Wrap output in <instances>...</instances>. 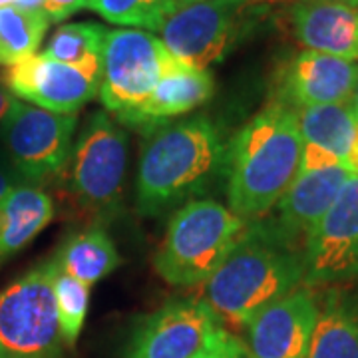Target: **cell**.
Listing matches in <instances>:
<instances>
[{
    "label": "cell",
    "mask_w": 358,
    "mask_h": 358,
    "mask_svg": "<svg viewBox=\"0 0 358 358\" xmlns=\"http://www.w3.org/2000/svg\"><path fill=\"white\" fill-rule=\"evenodd\" d=\"M303 285V247L273 219H251L239 243L203 285L205 303L217 319L247 327L259 310Z\"/></svg>",
    "instance_id": "obj_1"
},
{
    "label": "cell",
    "mask_w": 358,
    "mask_h": 358,
    "mask_svg": "<svg viewBox=\"0 0 358 358\" xmlns=\"http://www.w3.org/2000/svg\"><path fill=\"white\" fill-rule=\"evenodd\" d=\"M303 145L294 110L271 102L253 115L225 154L231 211L245 221L268 213L299 176Z\"/></svg>",
    "instance_id": "obj_2"
},
{
    "label": "cell",
    "mask_w": 358,
    "mask_h": 358,
    "mask_svg": "<svg viewBox=\"0 0 358 358\" xmlns=\"http://www.w3.org/2000/svg\"><path fill=\"white\" fill-rule=\"evenodd\" d=\"M225 154L227 145L207 115L152 131L138 164V209L145 215H157L193 201L223 173Z\"/></svg>",
    "instance_id": "obj_3"
},
{
    "label": "cell",
    "mask_w": 358,
    "mask_h": 358,
    "mask_svg": "<svg viewBox=\"0 0 358 358\" xmlns=\"http://www.w3.org/2000/svg\"><path fill=\"white\" fill-rule=\"evenodd\" d=\"M247 221L213 199L181 205L154 255L157 275L176 287L209 281L243 237Z\"/></svg>",
    "instance_id": "obj_4"
},
{
    "label": "cell",
    "mask_w": 358,
    "mask_h": 358,
    "mask_svg": "<svg viewBox=\"0 0 358 358\" xmlns=\"http://www.w3.org/2000/svg\"><path fill=\"white\" fill-rule=\"evenodd\" d=\"M58 265L48 259L0 293V358H56L60 320L54 299Z\"/></svg>",
    "instance_id": "obj_5"
},
{
    "label": "cell",
    "mask_w": 358,
    "mask_h": 358,
    "mask_svg": "<svg viewBox=\"0 0 358 358\" xmlns=\"http://www.w3.org/2000/svg\"><path fill=\"white\" fill-rule=\"evenodd\" d=\"M68 185L76 207L88 217L117 211L128 166V136L103 112L90 115L70 155Z\"/></svg>",
    "instance_id": "obj_6"
},
{
    "label": "cell",
    "mask_w": 358,
    "mask_h": 358,
    "mask_svg": "<svg viewBox=\"0 0 358 358\" xmlns=\"http://www.w3.org/2000/svg\"><path fill=\"white\" fill-rule=\"evenodd\" d=\"M259 16L257 0H201L179 6L159 32L179 64L207 70L233 52Z\"/></svg>",
    "instance_id": "obj_7"
},
{
    "label": "cell",
    "mask_w": 358,
    "mask_h": 358,
    "mask_svg": "<svg viewBox=\"0 0 358 358\" xmlns=\"http://www.w3.org/2000/svg\"><path fill=\"white\" fill-rule=\"evenodd\" d=\"M178 60L162 38L138 28H114L106 32L102 78L98 96L102 106L124 117L148 100L157 82Z\"/></svg>",
    "instance_id": "obj_8"
},
{
    "label": "cell",
    "mask_w": 358,
    "mask_h": 358,
    "mask_svg": "<svg viewBox=\"0 0 358 358\" xmlns=\"http://www.w3.org/2000/svg\"><path fill=\"white\" fill-rule=\"evenodd\" d=\"M76 126V114H54L20 100L14 103L0 128V140L22 183L38 185L64 173Z\"/></svg>",
    "instance_id": "obj_9"
},
{
    "label": "cell",
    "mask_w": 358,
    "mask_h": 358,
    "mask_svg": "<svg viewBox=\"0 0 358 358\" xmlns=\"http://www.w3.org/2000/svg\"><path fill=\"white\" fill-rule=\"evenodd\" d=\"M358 279V176L303 241V287Z\"/></svg>",
    "instance_id": "obj_10"
},
{
    "label": "cell",
    "mask_w": 358,
    "mask_h": 358,
    "mask_svg": "<svg viewBox=\"0 0 358 358\" xmlns=\"http://www.w3.org/2000/svg\"><path fill=\"white\" fill-rule=\"evenodd\" d=\"M221 329L203 299L171 301L141 320L128 358H195Z\"/></svg>",
    "instance_id": "obj_11"
},
{
    "label": "cell",
    "mask_w": 358,
    "mask_h": 358,
    "mask_svg": "<svg viewBox=\"0 0 358 358\" xmlns=\"http://www.w3.org/2000/svg\"><path fill=\"white\" fill-rule=\"evenodd\" d=\"M100 78L102 72L82 70L34 54L6 66L2 86L14 98H22L36 108L54 114H76L98 94Z\"/></svg>",
    "instance_id": "obj_12"
},
{
    "label": "cell",
    "mask_w": 358,
    "mask_h": 358,
    "mask_svg": "<svg viewBox=\"0 0 358 358\" xmlns=\"http://www.w3.org/2000/svg\"><path fill=\"white\" fill-rule=\"evenodd\" d=\"M358 62L315 50H301L282 62L273 78V102L291 110L350 102Z\"/></svg>",
    "instance_id": "obj_13"
},
{
    "label": "cell",
    "mask_w": 358,
    "mask_h": 358,
    "mask_svg": "<svg viewBox=\"0 0 358 358\" xmlns=\"http://www.w3.org/2000/svg\"><path fill=\"white\" fill-rule=\"evenodd\" d=\"M319 303L308 287H301L263 310L245 327L249 358H307Z\"/></svg>",
    "instance_id": "obj_14"
},
{
    "label": "cell",
    "mask_w": 358,
    "mask_h": 358,
    "mask_svg": "<svg viewBox=\"0 0 358 358\" xmlns=\"http://www.w3.org/2000/svg\"><path fill=\"white\" fill-rule=\"evenodd\" d=\"M289 22L305 50L358 62V4L299 0L289 13Z\"/></svg>",
    "instance_id": "obj_15"
},
{
    "label": "cell",
    "mask_w": 358,
    "mask_h": 358,
    "mask_svg": "<svg viewBox=\"0 0 358 358\" xmlns=\"http://www.w3.org/2000/svg\"><path fill=\"white\" fill-rule=\"evenodd\" d=\"M352 176L355 173L346 166L299 173L277 203L279 211L277 217L273 219L282 235L303 247L305 237L333 207L346 181Z\"/></svg>",
    "instance_id": "obj_16"
},
{
    "label": "cell",
    "mask_w": 358,
    "mask_h": 358,
    "mask_svg": "<svg viewBox=\"0 0 358 358\" xmlns=\"http://www.w3.org/2000/svg\"><path fill=\"white\" fill-rule=\"evenodd\" d=\"M211 94L213 76L209 70H193L176 62L157 82L148 100L134 112L120 117V122L152 134L157 128L167 126L169 120L199 108L211 98Z\"/></svg>",
    "instance_id": "obj_17"
},
{
    "label": "cell",
    "mask_w": 358,
    "mask_h": 358,
    "mask_svg": "<svg viewBox=\"0 0 358 358\" xmlns=\"http://www.w3.org/2000/svg\"><path fill=\"white\" fill-rule=\"evenodd\" d=\"M54 217V201L38 185L20 183L0 201V259L28 245Z\"/></svg>",
    "instance_id": "obj_18"
},
{
    "label": "cell",
    "mask_w": 358,
    "mask_h": 358,
    "mask_svg": "<svg viewBox=\"0 0 358 358\" xmlns=\"http://www.w3.org/2000/svg\"><path fill=\"white\" fill-rule=\"evenodd\" d=\"M307 358H358V296L341 291L327 294Z\"/></svg>",
    "instance_id": "obj_19"
},
{
    "label": "cell",
    "mask_w": 358,
    "mask_h": 358,
    "mask_svg": "<svg viewBox=\"0 0 358 358\" xmlns=\"http://www.w3.org/2000/svg\"><path fill=\"white\" fill-rule=\"evenodd\" d=\"M54 261L62 273L86 287L106 279L122 263L112 237L100 227H90L66 237Z\"/></svg>",
    "instance_id": "obj_20"
},
{
    "label": "cell",
    "mask_w": 358,
    "mask_h": 358,
    "mask_svg": "<svg viewBox=\"0 0 358 358\" xmlns=\"http://www.w3.org/2000/svg\"><path fill=\"white\" fill-rule=\"evenodd\" d=\"M296 122L303 143L315 145L345 164L358 128V115L350 102L296 110Z\"/></svg>",
    "instance_id": "obj_21"
},
{
    "label": "cell",
    "mask_w": 358,
    "mask_h": 358,
    "mask_svg": "<svg viewBox=\"0 0 358 358\" xmlns=\"http://www.w3.org/2000/svg\"><path fill=\"white\" fill-rule=\"evenodd\" d=\"M108 28L98 22H72L60 26L52 34L48 46L44 48V56L52 60L76 66L82 70L102 72L103 38Z\"/></svg>",
    "instance_id": "obj_22"
},
{
    "label": "cell",
    "mask_w": 358,
    "mask_h": 358,
    "mask_svg": "<svg viewBox=\"0 0 358 358\" xmlns=\"http://www.w3.org/2000/svg\"><path fill=\"white\" fill-rule=\"evenodd\" d=\"M48 26L50 20L44 13L24 10L16 4L0 6V64L10 66L34 56Z\"/></svg>",
    "instance_id": "obj_23"
},
{
    "label": "cell",
    "mask_w": 358,
    "mask_h": 358,
    "mask_svg": "<svg viewBox=\"0 0 358 358\" xmlns=\"http://www.w3.org/2000/svg\"><path fill=\"white\" fill-rule=\"evenodd\" d=\"M86 8L112 24L159 32L179 4L176 0H88Z\"/></svg>",
    "instance_id": "obj_24"
},
{
    "label": "cell",
    "mask_w": 358,
    "mask_h": 358,
    "mask_svg": "<svg viewBox=\"0 0 358 358\" xmlns=\"http://www.w3.org/2000/svg\"><path fill=\"white\" fill-rule=\"evenodd\" d=\"M54 299L60 320V336L68 346L76 345L90 305V287L62 273L54 275Z\"/></svg>",
    "instance_id": "obj_25"
},
{
    "label": "cell",
    "mask_w": 358,
    "mask_h": 358,
    "mask_svg": "<svg viewBox=\"0 0 358 358\" xmlns=\"http://www.w3.org/2000/svg\"><path fill=\"white\" fill-rule=\"evenodd\" d=\"M195 358H249L245 345L223 327Z\"/></svg>",
    "instance_id": "obj_26"
},
{
    "label": "cell",
    "mask_w": 358,
    "mask_h": 358,
    "mask_svg": "<svg viewBox=\"0 0 358 358\" xmlns=\"http://www.w3.org/2000/svg\"><path fill=\"white\" fill-rule=\"evenodd\" d=\"M88 6V0H44V14L50 22H60Z\"/></svg>",
    "instance_id": "obj_27"
},
{
    "label": "cell",
    "mask_w": 358,
    "mask_h": 358,
    "mask_svg": "<svg viewBox=\"0 0 358 358\" xmlns=\"http://www.w3.org/2000/svg\"><path fill=\"white\" fill-rule=\"evenodd\" d=\"M20 183H22V179L18 178V173L14 171L13 166L0 162V201Z\"/></svg>",
    "instance_id": "obj_28"
},
{
    "label": "cell",
    "mask_w": 358,
    "mask_h": 358,
    "mask_svg": "<svg viewBox=\"0 0 358 358\" xmlns=\"http://www.w3.org/2000/svg\"><path fill=\"white\" fill-rule=\"evenodd\" d=\"M16 102H18V100H16L13 94L2 86V82H0V128H2L6 115L10 114V110H13Z\"/></svg>",
    "instance_id": "obj_29"
},
{
    "label": "cell",
    "mask_w": 358,
    "mask_h": 358,
    "mask_svg": "<svg viewBox=\"0 0 358 358\" xmlns=\"http://www.w3.org/2000/svg\"><path fill=\"white\" fill-rule=\"evenodd\" d=\"M346 167L358 176V128H357V134H355V140H352V145H350V152L346 155Z\"/></svg>",
    "instance_id": "obj_30"
},
{
    "label": "cell",
    "mask_w": 358,
    "mask_h": 358,
    "mask_svg": "<svg viewBox=\"0 0 358 358\" xmlns=\"http://www.w3.org/2000/svg\"><path fill=\"white\" fill-rule=\"evenodd\" d=\"M16 6L24 8V10L44 13V0H16Z\"/></svg>",
    "instance_id": "obj_31"
},
{
    "label": "cell",
    "mask_w": 358,
    "mask_h": 358,
    "mask_svg": "<svg viewBox=\"0 0 358 358\" xmlns=\"http://www.w3.org/2000/svg\"><path fill=\"white\" fill-rule=\"evenodd\" d=\"M350 106H352L355 114L358 115V80H357V86H355V92H352V96H350Z\"/></svg>",
    "instance_id": "obj_32"
},
{
    "label": "cell",
    "mask_w": 358,
    "mask_h": 358,
    "mask_svg": "<svg viewBox=\"0 0 358 358\" xmlns=\"http://www.w3.org/2000/svg\"><path fill=\"white\" fill-rule=\"evenodd\" d=\"M179 6H183V4H192V2H201V0H176Z\"/></svg>",
    "instance_id": "obj_33"
},
{
    "label": "cell",
    "mask_w": 358,
    "mask_h": 358,
    "mask_svg": "<svg viewBox=\"0 0 358 358\" xmlns=\"http://www.w3.org/2000/svg\"><path fill=\"white\" fill-rule=\"evenodd\" d=\"M8 4H16V0H0V6H8Z\"/></svg>",
    "instance_id": "obj_34"
},
{
    "label": "cell",
    "mask_w": 358,
    "mask_h": 358,
    "mask_svg": "<svg viewBox=\"0 0 358 358\" xmlns=\"http://www.w3.org/2000/svg\"><path fill=\"white\" fill-rule=\"evenodd\" d=\"M338 2H346V4H358V0H338Z\"/></svg>",
    "instance_id": "obj_35"
}]
</instances>
